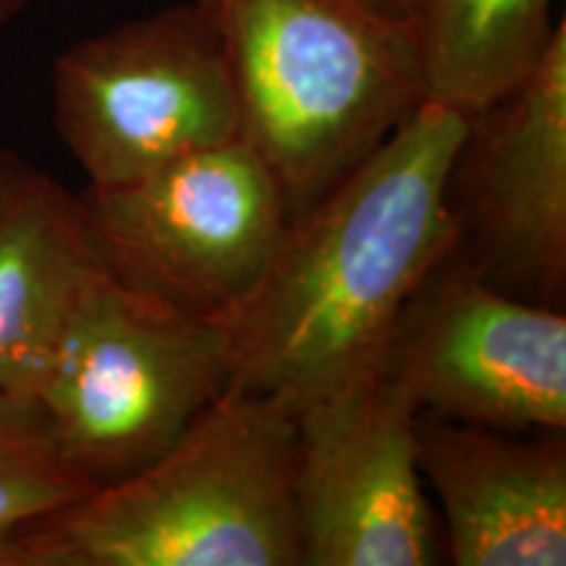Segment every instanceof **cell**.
<instances>
[{"mask_svg": "<svg viewBox=\"0 0 566 566\" xmlns=\"http://www.w3.org/2000/svg\"><path fill=\"white\" fill-rule=\"evenodd\" d=\"M457 252L491 286L558 307L566 289V24L520 87L470 113L451 171Z\"/></svg>", "mask_w": 566, "mask_h": 566, "instance_id": "9c48e42d", "label": "cell"}, {"mask_svg": "<svg viewBox=\"0 0 566 566\" xmlns=\"http://www.w3.org/2000/svg\"><path fill=\"white\" fill-rule=\"evenodd\" d=\"M417 462L441 506L446 562L566 564V443L417 415Z\"/></svg>", "mask_w": 566, "mask_h": 566, "instance_id": "30bf717a", "label": "cell"}, {"mask_svg": "<svg viewBox=\"0 0 566 566\" xmlns=\"http://www.w3.org/2000/svg\"><path fill=\"white\" fill-rule=\"evenodd\" d=\"M420 409L375 365L294 407L302 566H436L443 525L417 462Z\"/></svg>", "mask_w": 566, "mask_h": 566, "instance_id": "52a82bcc", "label": "cell"}, {"mask_svg": "<svg viewBox=\"0 0 566 566\" xmlns=\"http://www.w3.org/2000/svg\"><path fill=\"white\" fill-rule=\"evenodd\" d=\"M223 321L142 300L92 273L27 386L92 491L145 470L229 391Z\"/></svg>", "mask_w": 566, "mask_h": 566, "instance_id": "277c9868", "label": "cell"}, {"mask_svg": "<svg viewBox=\"0 0 566 566\" xmlns=\"http://www.w3.org/2000/svg\"><path fill=\"white\" fill-rule=\"evenodd\" d=\"M53 122L90 187L242 139L229 55L192 0L66 48L53 63Z\"/></svg>", "mask_w": 566, "mask_h": 566, "instance_id": "8992f818", "label": "cell"}, {"mask_svg": "<svg viewBox=\"0 0 566 566\" xmlns=\"http://www.w3.org/2000/svg\"><path fill=\"white\" fill-rule=\"evenodd\" d=\"M420 415L509 433L566 428V317L495 289L454 252L401 310L380 354Z\"/></svg>", "mask_w": 566, "mask_h": 566, "instance_id": "ba28073f", "label": "cell"}, {"mask_svg": "<svg viewBox=\"0 0 566 566\" xmlns=\"http://www.w3.org/2000/svg\"><path fill=\"white\" fill-rule=\"evenodd\" d=\"M0 566H302L294 409L223 391L145 470L0 535Z\"/></svg>", "mask_w": 566, "mask_h": 566, "instance_id": "7a4b0ae2", "label": "cell"}, {"mask_svg": "<svg viewBox=\"0 0 566 566\" xmlns=\"http://www.w3.org/2000/svg\"><path fill=\"white\" fill-rule=\"evenodd\" d=\"M562 19L554 0H422L415 19L424 101L478 113L520 87Z\"/></svg>", "mask_w": 566, "mask_h": 566, "instance_id": "7c38bea8", "label": "cell"}, {"mask_svg": "<svg viewBox=\"0 0 566 566\" xmlns=\"http://www.w3.org/2000/svg\"><path fill=\"white\" fill-rule=\"evenodd\" d=\"M92 493L27 388H0V535Z\"/></svg>", "mask_w": 566, "mask_h": 566, "instance_id": "4fadbf2b", "label": "cell"}, {"mask_svg": "<svg viewBox=\"0 0 566 566\" xmlns=\"http://www.w3.org/2000/svg\"><path fill=\"white\" fill-rule=\"evenodd\" d=\"M365 3L378 13H384V17H388V19L415 24L422 0H365Z\"/></svg>", "mask_w": 566, "mask_h": 566, "instance_id": "5bb4252c", "label": "cell"}, {"mask_svg": "<svg viewBox=\"0 0 566 566\" xmlns=\"http://www.w3.org/2000/svg\"><path fill=\"white\" fill-rule=\"evenodd\" d=\"M221 34L242 142L289 212L313 205L424 101L415 24L365 0H192Z\"/></svg>", "mask_w": 566, "mask_h": 566, "instance_id": "3957f363", "label": "cell"}, {"mask_svg": "<svg viewBox=\"0 0 566 566\" xmlns=\"http://www.w3.org/2000/svg\"><path fill=\"white\" fill-rule=\"evenodd\" d=\"M95 273L76 195L0 147V388H27Z\"/></svg>", "mask_w": 566, "mask_h": 566, "instance_id": "8fae6325", "label": "cell"}, {"mask_svg": "<svg viewBox=\"0 0 566 566\" xmlns=\"http://www.w3.org/2000/svg\"><path fill=\"white\" fill-rule=\"evenodd\" d=\"M95 271L142 300L226 321L271 263L289 212L242 139L76 195Z\"/></svg>", "mask_w": 566, "mask_h": 566, "instance_id": "5b68a950", "label": "cell"}, {"mask_svg": "<svg viewBox=\"0 0 566 566\" xmlns=\"http://www.w3.org/2000/svg\"><path fill=\"white\" fill-rule=\"evenodd\" d=\"M470 113L422 101L367 158L289 218L226 317L229 391L289 407L380 363L401 310L454 252L451 171Z\"/></svg>", "mask_w": 566, "mask_h": 566, "instance_id": "6da1fadb", "label": "cell"}]
</instances>
